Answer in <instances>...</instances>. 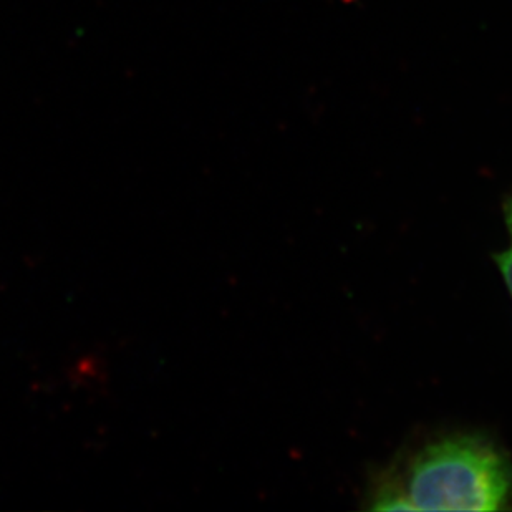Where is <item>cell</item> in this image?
I'll use <instances>...</instances> for the list:
<instances>
[{
    "label": "cell",
    "mask_w": 512,
    "mask_h": 512,
    "mask_svg": "<svg viewBox=\"0 0 512 512\" xmlns=\"http://www.w3.org/2000/svg\"><path fill=\"white\" fill-rule=\"evenodd\" d=\"M405 489L415 511H499L511 498L512 474L488 441L455 436L413 458Z\"/></svg>",
    "instance_id": "cell-1"
},
{
    "label": "cell",
    "mask_w": 512,
    "mask_h": 512,
    "mask_svg": "<svg viewBox=\"0 0 512 512\" xmlns=\"http://www.w3.org/2000/svg\"><path fill=\"white\" fill-rule=\"evenodd\" d=\"M508 224L509 231H511V246H509L508 251L499 254L498 264L501 267V272H503L504 281L508 284L512 294V201L511 204H508Z\"/></svg>",
    "instance_id": "cell-3"
},
{
    "label": "cell",
    "mask_w": 512,
    "mask_h": 512,
    "mask_svg": "<svg viewBox=\"0 0 512 512\" xmlns=\"http://www.w3.org/2000/svg\"><path fill=\"white\" fill-rule=\"evenodd\" d=\"M375 511H415L406 489L397 483H385L378 488L373 498Z\"/></svg>",
    "instance_id": "cell-2"
}]
</instances>
